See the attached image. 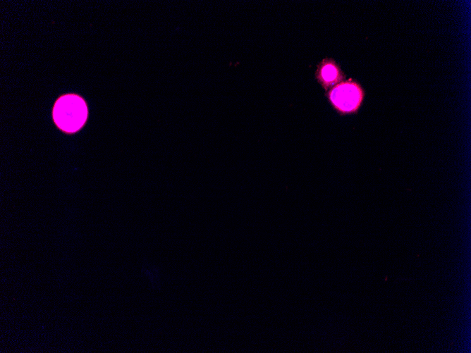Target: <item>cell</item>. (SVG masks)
Wrapping results in <instances>:
<instances>
[{
	"label": "cell",
	"instance_id": "cell-1",
	"mask_svg": "<svg viewBox=\"0 0 471 353\" xmlns=\"http://www.w3.org/2000/svg\"><path fill=\"white\" fill-rule=\"evenodd\" d=\"M87 109L84 100L75 94L60 97L55 103L53 118L56 125L67 132L78 130L85 123Z\"/></svg>",
	"mask_w": 471,
	"mask_h": 353
},
{
	"label": "cell",
	"instance_id": "cell-2",
	"mask_svg": "<svg viewBox=\"0 0 471 353\" xmlns=\"http://www.w3.org/2000/svg\"><path fill=\"white\" fill-rule=\"evenodd\" d=\"M333 109L341 116L355 114L361 107L365 92L355 80L349 79L337 84L326 94Z\"/></svg>",
	"mask_w": 471,
	"mask_h": 353
},
{
	"label": "cell",
	"instance_id": "cell-3",
	"mask_svg": "<svg viewBox=\"0 0 471 353\" xmlns=\"http://www.w3.org/2000/svg\"><path fill=\"white\" fill-rule=\"evenodd\" d=\"M316 77L325 91L342 82L345 75L331 58L324 59L317 66Z\"/></svg>",
	"mask_w": 471,
	"mask_h": 353
}]
</instances>
